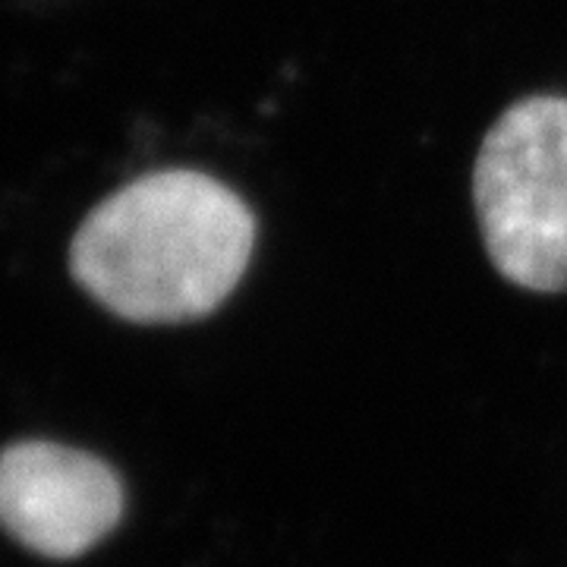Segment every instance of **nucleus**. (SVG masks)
<instances>
[{"label": "nucleus", "instance_id": "f257e3e1", "mask_svg": "<svg viewBox=\"0 0 567 567\" xmlns=\"http://www.w3.org/2000/svg\"><path fill=\"white\" fill-rule=\"evenodd\" d=\"M256 246V215L203 171H152L95 205L70 244V275L136 324L196 322L234 293Z\"/></svg>", "mask_w": 567, "mask_h": 567}, {"label": "nucleus", "instance_id": "f03ea898", "mask_svg": "<svg viewBox=\"0 0 567 567\" xmlns=\"http://www.w3.org/2000/svg\"><path fill=\"white\" fill-rule=\"evenodd\" d=\"M473 203L507 281L567 290V99L529 95L495 121L473 167Z\"/></svg>", "mask_w": 567, "mask_h": 567}, {"label": "nucleus", "instance_id": "7ed1b4c3", "mask_svg": "<svg viewBox=\"0 0 567 567\" xmlns=\"http://www.w3.org/2000/svg\"><path fill=\"white\" fill-rule=\"evenodd\" d=\"M121 514L123 486L102 457L54 442L0 451V527L41 558H80Z\"/></svg>", "mask_w": 567, "mask_h": 567}]
</instances>
